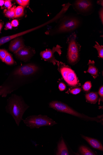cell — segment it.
I'll use <instances>...</instances> for the list:
<instances>
[{"label":"cell","mask_w":103,"mask_h":155,"mask_svg":"<svg viewBox=\"0 0 103 155\" xmlns=\"http://www.w3.org/2000/svg\"><path fill=\"white\" fill-rule=\"evenodd\" d=\"M49 107L57 111L65 113L86 121H95L102 123L103 115L96 117H91L81 114L69 106L67 105L60 101H52L49 104Z\"/></svg>","instance_id":"3"},{"label":"cell","mask_w":103,"mask_h":155,"mask_svg":"<svg viewBox=\"0 0 103 155\" xmlns=\"http://www.w3.org/2000/svg\"><path fill=\"white\" fill-rule=\"evenodd\" d=\"M17 2L22 7H25L28 4L29 1V0H17Z\"/></svg>","instance_id":"24"},{"label":"cell","mask_w":103,"mask_h":155,"mask_svg":"<svg viewBox=\"0 0 103 155\" xmlns=\"http://www.w3.org/2000/svg\"><path fill=\"white\" fill-rule=\"evenodd\" d=\"M57 64L59 71L68 85L75 87L78 85L79 81L77 75L70 67L60 62Z\"/></svg>","instance_id":"6"},{"label":"cell","mask_w":103,"mask_h":155,"mask_svg":"<svg viewBox=\"0 0 103 155\" xmlns=\"http://www.w3.org/2000/svg\"><path fill=\"white\" fill-rule=\"evenodd\" d=\"M81 24V21L77 17L72 16H63L52 33L60 34L70 33L76 30Z\"/></svg>","instance_id":"2"},{"label":"cell","mask_w":103,"mask_h":155,"mask_svg":"<svg viewBox=\"0 0 103 155\" xmlns=\"http://www.w3.org/2000/svg\"><path fill=\"white\" fill-rule=\"evenodd\" d=\"M8 52L5 50L0 49V59L4 62Z\"/></svg>","instance_id":"23"},{"label":"cell","mask_w":103,"mask_h":155,"mask_svg":"<svg viewBox=\"0 0 103 155\" xmlns=\"http://www.w3.org/2000/svg\"><path fill=\"white\" fill-rule=\"evenodd\" d=\"M5 1L3 0H0V6H2L5 4Z\"/></svg>","instance_id":"33"},{"label":"cell","mask_w":103,"mask_h":155,"mask_svg":"<svg viewBox=\"0 0 103 155\" xmlns=\"http://www.w3.org/2000/svg\"><path fill=\"white\" fill-rule=\"evenodd\" d=\"M98 93L100 96L99 99V103L100 104V101L103 102V86H102L99 89Z\"/></svg>","instance_id":"26"},{"label":"cell","mask_w":103,"mask_h":155,"mask_svg":"<svg viewBox=\"0 0 103 155\" xmlns=\"http://www.w3.org/2000/svg\"><path fill=\"white\" fill-rule=\"evenodd\" d=\"M3 27V24L2 22H0V31H1Z\"/></svg>","instance_id":"34"},{"label":"cell","mask_w":103,"mask_h":155,"mask_svg":"<svg viewBox=\"0 0 103 155\" xmlns=\"http://www.w3.org/2000/svg\"><path fill=\"white\" fill-rule=\"evenodd\" d=\"M88 69L87 71L84 72L85 73H88L91 74L94 79L96 78L98 76V70L95 65V62L94 61L89 60L88 63Z\"/></svg>","instance_id":"13"},{"label":"cell","mask_w":103,"mask_h":155,"mask_svg":"<svg viewBox=\"0 0 103 155\" xmlns=\"http://www.w3.org/2000/svg\"><path fill=\"white\" fill-rule=\"evenodd\" d=\"M99 18L101 21L102 25L103 24V8L101 7L98 12Z\"/></svg>","instance_id":"27"},{"label":"cell","mask_w":103,"mask_h":155,"mask_svg":"<svg viewBox=\"0 0 103 155\" xmlns=\"http://www.w3.org/2000/svg\"><path fill=\"white\" fill-rule=\"evenodd\" d=\"M72 5L73 8L78 13L83 15L89 13L92 11L93 7L92 2L88 0L76 1Z\"/></svg>","instance_id":"8"},{"label":"cell","mask_w":103,"mask_h":155,"mask_svg":"<svg viewBox=\"0 0 103 155\" xmlns=\"http://www.w3.org/2000/svg\"><path fill=\"white\" fill-rule=\"evenodd\" d=\"M14 9H15V8L13 7L9 9H5L4 10V13L5 15L10 18H14V15H15Z\"/></svg>","instance_id":"19"},{"label":"cell","mask_w":103,"mask_h":155,"mask_svg":"<svg viewBox=\"0 0 103 155\" xmlns=\"http://www.w3.org/2000/svg\"><path fill=\"white\" fill-rule=\"evenodd\" d=\"M29 107L21 96L13 94L7 101L5 109L7 113L12 116L19 126L21 121L23 120L24 114Z\"/></svg>","instance_id":"1"},{"label":"cell","mask_w":103,"mask_h":155,"mask_svg":"<svg viewBox=\"0 0 103 155\" xmlns=\"http://www.w3.org/2000/svg\"><path fill=\"white\" fill-rule=\"evenodd\" d=\"M68 47L67 59L68 63L72 65L77 64L80 60L81 46L77 41V35L73 33L68 38Z\"/></svg>","instance_id":"4"},{"label":"cell","mask_w":103,"mask_h":155,"mask_svg":"<svg viewBox=\"0 0 103 155\" xmlns=\"http://www.w3.org/2000/svg\"><path fill=\"white\" fill-rule=\"evenodd\" d=\"M19 59L26 62L30 60L35 54V51L32 49L25 46L14 53Z\"/></svg>","instance_id":"10"},{"label":"cell","mask_w":103,"mask_h":155,"mask_svg":"<svg viewBox=\"0 0 103 155\" xmlns=\"http://www.w3.org/2000/svg\"><path fill=\"white\" fill-rule=\"evenodd\" d=\"M24 124L31 129L39 128L44 126H52L57 123L53 120L45 115L31 116L23 120Z\"/></svg>","instance_id":"5"},{"label":"cell","mask_w":103,"mask_h":155,"mask_svg":"<svg viewBox=\"0 0 103 155\" xmlns=\"http://www.w3.org/2000/svg\"><path fill=\"white\" fill-rule=\"evenodd\" d=\"M81 91V88L78 87L70 90L69 92L70 93L76 95L80 93Z\"/></svg>","instance_id":"25"},{"label":"cell","mask_w":103,"mask_h":155,"mask_svg":"<svg viewBox=\"0 0 103 155\" xmlns=\"http://www.w3.org/2000/svg\"><path fill=\"white\" fill-rule=\"evenodd\" d=\"M58 88L60 91H63L66 89V86L63 83L61 82L59 84Z\"/></svg>","instance_id":"28"},{"label":"cell","mask_w":103,"mask_h":155,"mask_svg":"<svg viewBox=\"0 0 103 155\" xmlns=\"http://www.w3.org/2000/svg\"><path fill=\"white\" fill-rule=\"evenodd\" d=\"M96 44L93 47L96 49L98 51V57L103 59V46L100 45L97 41H95Z\"/></svg>","instance_id":"20"},{"label":"cell","mask_w":103,"mask_h":155,"mask_svg":"<svg viewBox=\"0 0 103 155\" xmlns=\"http://www.w3.org/2000/svg\"><path fill=\"white\" fill-rule=\"evenodd\" d=\"M11 24L12 26L17 27L19 25L18 21L17 20H14L11 22Z\"/></svg>","instance_id":"30"},{"label":"cell","mask_w":103,"mask_h":155,"mask_svg":"<svg viewBox=\"0 0 103 155\" xmlns=\"http://www.w3.org/2000/svg\"><path fill=\"white\" fill-rule=\"evenodd\" d=\"M24 46L23 41L21 37H18L11 40L9 46L10 51L14 53Z\"/></svg>","instance_id":"11"},{"label":"cell","mask_w":103,"mask_h":155,"mask_svg":"<svg viewBox=\"0 0 103 155\" xmlns=\"http://www.w3.org/2000/svg\"><path fill=\"white\" fill-rule=\"evenodd\" d=\"M4 62L8 65H12L14 63V61L12 56L8 52L5 59Z\"/></svg>","instance_id":"21"},{"label":"cell","mask_w":103,"mask_h":155,"mask_svg":"<svg viewBox=\"0 0 103 155\" xmlns=\"http://www.w3.org/2000/svg\"><path fill=\"white\" fill-rule=\"evenodd\" d=\"M86 100L88 102L92 104H95L98 101V96L96 92H91L85 95Z\"/></svg>","instance_id":"16"},{"label":"cell","mask_w":103,"mask_h":155,"mask_svg":"<svg viewBox=\"0 0 103 155\" xmlns=\"http://www.w3.org/2000/svg\"><path fill=\"white\" fill-rule=\"evenodd\" d=\"M50 22L47 23H45V24H44L43 25H40L39 26L37 27H35V28H33L32 29H29V30L22 32H21L18 33L17 34H15L14 35H13L10 36H7V37L9 41L12 40V39L17 38L18 37H19L23 35H25L27 33L33 31H34L37 29L41 27H42L43 26L45 25L46 24H47L48 23L49 24Z\"/></svg>","instance_id":"15"},{"label":"cell","mask_w":103,"mask_h":155,"mask_svg":"<svg viewBox=\"0 0 103 155\" xmlns=\"http://www.w3.org/2000/svg\"><path fill=\"white\" fill-rule=\"evenodd\" d=\"M56 154L57 155H69L67 147L63 139L58 144L57 150Z\"/></svg>","instance_id":"14"},{"label":"cell","mask_w":103,"mask_h":155,"mask_svg":"<svg viewBox=\"0 0 103 155\" xmlns=\"http://www.w3.org/2000/svg\"><path fill=\"white\" fill-rule=\"evenodd\" d=\"M6 27L8 29H11L12 28V25L11 23H8L6 25Z\"/></svg>","instance_id":"31"},{"label":"cell","mask_w":103,"mask_h":155,"mask_svg":"<svg viewBox=\"0 0 103 155\" xmlns=\"http://www.w3.org/2000/svg\"><path fill=\"white\" fill-rule=\"evenodd\" d=\"M97 3L99 5H100L102 7H103V1L102 0L98 1Z\"/></svg>","instance_id":"32"},{"label":"cell","mask_w":103,"mask_h":155,"mask_svg":"<svg viewBox=\"0 0 103 155\" xmlns=\"http://www.w3.org/2000/svg\"><path fill=\"white\" fill-rule=\"evenodd\" d=\"M14 18H18L22 16L24 14V9L23 7L19 6L14 9Z\"/></svg>","instance_id":"18"},{"label":"cell","mask_w":103,"mask_h":155,"mask_svg":"<svg viewBox=\"0 0 103 155\" xmlns=\"http://www.w3.org/2000/svg\"><path fill=\"white\" fill-rule=\"evenodd\" d=\"M5 5L6 7L8 9L11 8L12 6V4L11 1L9 0H6L5 1Z\"/></svg>","instance_id":"29"},{"label":"cell","mask_w":103,"mask_h":155,"mask_svg":"<svg viewBox=\"0 0 103 155\" xmlns=\"http://www.w3.org/2000/svg\"><path fill=\"white\" fill-rule=\"evenodd\" d=\"M38 70V67L35 64H28L16 68L12 73L28 77L34 74Z\"/></svg>","instance_id":"9"},{"label":"cell","mask_w":103,"mask_h":155,"mask_svg":"<svg viewBox=\"0 0 103 155\" xmlns=\"http://www.w3.org/2000/svg\"><path fill=\"white\" fill-rule=\"evenodd\" d=\"M62 47L59 45H57L56 47H53L52 49H47L46 50L41 51L40 55L41 58L46 61L52 63L54 65L60 62L57 60L54 56V54L57 52L60 56L61 55L62 51Z\"/></svg>","instance_id":"7"},{"label":"cell","mask_w":103,"mask_h":155,"mask_svg":"<svg viewBox=\"0 0 103 155\" xmlns=\"http://www.w3.org/2000/svg\"><path fill=\"white\" fill-rule=\"evenodd\" d=\"M82 138L93 148L100 150L103 151V147L101 143L97 139L87 137L81 135Z\"/></svg>","instance_id":"12"},{"label":"cell","mask_w":103,"mask_h":155,"mask_svg":"<svg viewBox=\"0 0 103 155\" xmlns=\"http://www.w3.org/2000/svg\"><path fill=\"white\" fill-rule=\"evenodd\" d=\"M79 153L83 155H95L96 154L91 149L84 146H81L79 148Z\"/></svg>","instance_id":"17"},{"label":"cell","mask_w":103,"mask_h":155,"mask_svg":"<svg viewBox=\"0 0 103 155\" xmlns=\"http://www.w3.org/2000/svg\"><path fill=\"white\" fill-rule=\"evenodd\" d=\"M92 87V83L90 81H87L85 82L83 86V90L85 92L89 91Z\"/></svg>","instance_id":"22"}]
</instances>
